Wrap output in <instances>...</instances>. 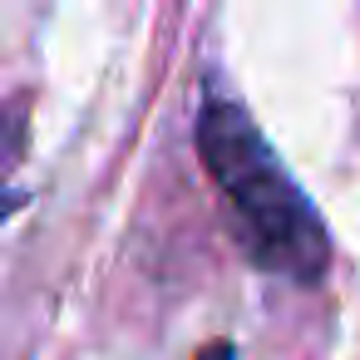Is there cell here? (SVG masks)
Returning <instances> with one entry per match:
<instances>
[{
  "mask_svg": "<svg viewBox=\"0 0 360 360\" xmlns=\"http://www.w3.org/2000/svg\"><path fill=\"white\" fill-rule=\"evenodd\" d=\"M198 360H237V345H227V340H212Z\"/></svg>",
  "mask_w": 360,
  "mask_h": 360,
  "instance_id": "7a4b0ae2",
  "label": "cell"
},
{
  "mask_svg": "<svg viewBox=\"0 0 360 360\" xmlns=\"http://www.w3.org/2000/svg\"><path fill=\"white\" fill-rule=\"evenodd\" d=\"M198 153L252 266L296 286H321L330 271L326 222L276 148L262 139L252 114L232 99H207L198 114Z\"/></svg>",
  "mask_w": 360,
  "mask_h": 360,
  "instance_id": "6da1fadb",
  "label": "cell"
},
{
  "mask_svg": "<svg viewBox=\"0 0 360 360\" xmlns=\"http://www.w3.org/2000/svg\"><path fill=\"white\" fill-rule=\"evenodd\" d=\"M20 202H25L20 193H6V188H0V222H6V217H11V212H15Z\"/></svg>",
  "mask_w": 360,
  "mask_h": 360,
  "instance_id": "3957f363",
  "label": "cell"
}]
</instances>
